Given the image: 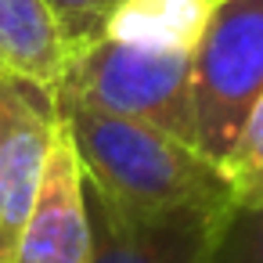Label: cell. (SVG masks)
Segmentation results:
<instances>
[{
    "label": "cell",
    "mask_w": 263,
    "mask_h": 263,
    "mask_svg": "<svg viewBox=\"0 0 263 263\" xmlns=\"http://www.w3.org/2000/svg\"><path fill=\"white\" fill-rule=\"evenodd\" d=\"M51 101L54 116L72 134L83 177L112 205L126 213L202 209L216 216L231 205V180L202 152L137 119L72 98Z\"/></svg>",
    "instance_id": "cell-1"
},
{
    "label": "cell",
    "mask_w": 263,
    "mask_h": 263,
    "mask_svg": "<svg viewBox=\"0 0 263 263\" xmlns=\"http://www.w3.org/2000/svg\"><path fill=\"white\" fill-rule=\"evenodd\" d=\"M54 98H72L101 112L148 123L198 152L191 54H162L98 36L69 51Z\"/></svg>",
    "instance_id": "cell-2"
},
{
    "label": "cell",
    "mask_w": 263,
    "mask_h": 263,
    "mask_svg": "<svg viewBox=\"0 0 263 263\" xmlns=\"http://www.w3.org/2000/svg\"><path fill=\"white\" fill-rule=\"evenodd\" d=\"M198 152L223 166L249 112L263 98V0H216L191 51Z\"/></svg>",
    "instance_id": "cell-3"
},
{
    "label": "cell",
    "mask_w": 263,
    "mask_h": 263,
    "mask_svg": "<svg viewBox=\"0 0 263 263\" xmlns=\"http://www.w3.org/2000/svg\"><path fill=\"white\" fill-rule=\"evenodd\" d=\"M54 101L0 69V263H15L54 134Z\"/></svg>",
    "instance_id": "cell-4"
},
{
    "label": "cell",
    "mask_w": 263,
    "mask_h": 263,
    "mask_svg": "<svg viewBox=\"0 0 263 263\" xmlns=\"http://www.w3.org/2000/svg\"><path fill=\"white\" fill-rule=\"evenodd\" d=\"M83 202L90 216V263H209L216 213H126L87 177Z\"/></svg>",
    "instance_id": "cell-5"
},
{
    "label": "cell",
    "mask_w": 263,
    "mask_h": 263,
    "mask_svg": "<svg viewBox=\"0 0 263 263\" xmlns=\"http://www.w3.org/2000/svg\"><path fill=\"white\" fill-rule=\"evenodd\" d=\"M15 263H90V216L83 202V166L72 134L54 119L40 195L18 238Z\"/></svg>",
    "instance_id": "cell-6"
},
{
    "label": "cell",
    "mask_w": 263,
    "mask_h": 263,
    "mask_svg": "<svg viewBox=\"0 0 263 263\" xmlns=\"http://www.w3.org/2000/svg\"><path fill=\"white\" fill-rule=\"evenodd\" d=\"M69 65V40L44 0H0V69L54 98Z\"/></svg>",
    "instance_id": "cell-7"
},
{
    "label": "cell",
    "mask_w": 263,
    "mask_h": 263,
    "mask_svg": "<svg viewBox=\"0 0 263 263\" xmlns=\"http://www.w3.org/2000/svg\"><path fill=\"white\" fill-rule=\"evenodd\" d=\"M209 15L213 0H119L105 36L144 51L191 54L209 26Z\"/></svg>",
    "instance_id": "cell-8"
},
{
    "label": "cell",
    "mask_w": 263,
    "mask_h": 263,
    "mask_svg": "<svg viewBox=\"0 0 263 263\" xmlns=\"http://www.w3.org/2000/svg\"><path fill=\"white\" fill-rule=\"evenodd\" d=\"M209 263H263V205H227L216 216Z\"/></svg>",
    "instance_id": "cell-9"
},
{
    "label": "cell",
    "mask_w": 263,
    "mask_h": 263,
    "mask_svg": "<svg viewBox=\"0 0 263 263\" xmlns=\"http://www.w3.org/2000/svg\"><path fill=\"white\" fill-rule=\"evenodd\" d=\"M44 4L58 18L62 36L69 40V51H72L80 44H90V40L105 36V26H108L119 0H44Z\"/></svg>",
    "instance_id": "cell-10"
},
{
    "label": "cell",
    "mask_w": 263,
    "mask_h": 263,
    "mask_svg": "<svg viewBox=\"0 0 263 263\" xmlns=\"http://www.w3.org/2000/svg\"><path fill=\"white\" fill-rule=\"evenodd\" d=\"M263 162V98L256 101V108L249 112V119H245V126H241V134H238V141H234V148H231V155L223 159V177L234 184V180H241L252 166H259Z\"/></svg>",
    "instance_id": "cell-11"
},
{
    "label": "cell",
    "mask_w": 263,
    "mask_h": 263,
    "mask_svg": "<svg viewBox=\"0 0 263 263\" xmlns=\"http://www.w3.org/2000/svg\"><path fill=\"white\" fill-rule=\"evenodd\" d=\"M231 205H245V209L263 205V162L252 166L241 180L231 184Z\"/></svg>",
    "instance_id": "cell-12"
},
{
    "label": "cell",
    "mask_w": 263,
    "mask_h": 263,
    "mask_svg": "<svg viewBox=\"0 0 263 263\" xmlns=\"http://www.w3.org/2000/svg\"><path fill=\"white\" fill-rule=\"evenodd\" d=\"M213 4H216V0H213Z\"/></svg>",
    "instance_id": "cell-13"
}]
</instances>
